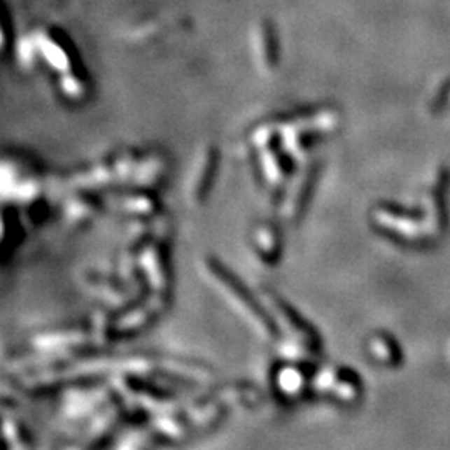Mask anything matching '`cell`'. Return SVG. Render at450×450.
Wrapping results in <instances>:
<instances>
[{
    "mask_svg": "<svg viewBox=\"0 0 450 450\" xmlns=\"http://www.w3.org/2000/svg\"><path fill=\"white\" fill-rule=\"evenodd\" d=\"M253 246L265 260H274L279 248H282V244L279 242V232L270 225H260L253 230Z\"/></svg>",
    "mask_w": 450,
    "mask_h": 450,
    "instance_id": "obj_2",
    "label": "cell"
},
{
    "mask_svg": "<svg viewBox=\"0 0 450 450\" xmlns=\"http://www.w3.org/2000/svg\"><path fill=\"white\" fill-rule=\"evenodd\" d=\"M205 267H207L209 275L217 282V286L225 292V295H229L230 300H234L239 309L242 307V312L251 318L253 324L259 327L260 332H264L267 335L277 334L274 322L267 318V312L260 305H257L255 300L252 299V295L248 294L247 288L235 279V275L230 274L229 270H225L216 260H209L205 264Z\"/></svg>",
    "mask_w": 450,
    "mask_h": 450,
    "instance_id": "obj_1",
    "label": "cell"
},
{
    "mask_svg": "<svg viewBox=\"0 0 450 450\" xmlns=\"http://www.w3.org/2000/svg\"><path fill=\"white\" fill-rule=\"evenodd\" d=\"M216 167H217V154L213 150H209L202 160V167H200L202 169V172H199V177L195 178L194 189H192V195H194V199L200 200L205 195V192L209 190V185H211V183L207 182V178L212 177V172H216Z\"/></svg>",
    "mask_w": 450,
    "mask_h": 450,
    "instance_id": "obj_3",
    "label": "cell"
}]
</instances>
